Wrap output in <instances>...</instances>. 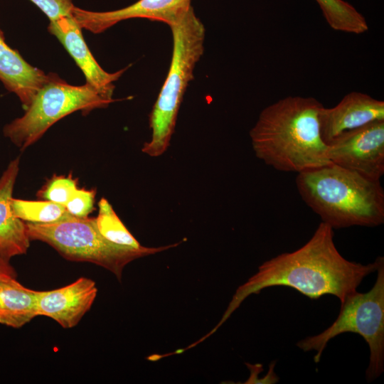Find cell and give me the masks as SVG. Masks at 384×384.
<instances>
[{
  "label": "cell",
  "instance_id": "1",
  "mask_svg": "<svg viewBox=\"0 0 384 384\" xmlns=\"http://www.w3.org/2000/svg\"><path fill=\"white\" fill-rule=\"evenodd\" d=\"M383 260L379 256L367 265L346 260L336 247L334 229L321 222L303 246L263 262L258 271L237 289L220 321L203 338L214 334L247 297L267 287H291L311 299L331 294L342 303L357 291L366 276L377 270Z\"/></svg>",
  "mask_w": 384,
  "mask_h": 384
},
{
  "label": "cell",
  "instance_id": "2",
  "mask_svg": "<svg viewBox=\"0 0 384 384\" xmlns=\"http://www.w3.org/2000/svg\"><path fill=\"white\" fill-rule=\"evenodd\" d=\"M322 106L311 97L288 96L264 108L250 131L256 156L277 171L297 174L330 164L320 132Z\"/></svg>",
  "mask_w": 384,
  "mask_h": 384
},
{
  "label": "cell",
  "instance_id": "3",
  "mask_svg": "<svg viewBox=\"0 0 384 384\" xmlns=\"http://www.w3.org/2000/svg\"><path fill=\"white\" fill-rule=\"evenodd\" d=\"M295 183L302 199L333 229L384 223L380 181L330 163L297 174Z\"/></svg>",
  "mask_w": 384,
  "mask_h": 384
},
{
  "label": "cell",
  "instance_id": "4",
  "mask_svg": "<svg viewBox=\"0 0 384 384\" xmlns=\"http://www.w3.org/2000/svg\"><path fill=\"white\" fill-rule=\"evenodd\" d=\"M169 26L173 38L171 64L149 115L151 139L142 149L152 157L164 154L170 144L183 95L204 52L205 26L192 6Z\"/></svg>",
  "mask_w": 384,
  "mask_h": 384
},
{
  "label": "cell",
  "instance_id": "5",
  "mask_svg": "<svg viewBox=\"0 0 384 384\" xmlns=\"http://www.w3.org/2000/svg\"><path fill=\"white\" fill-rule=\"evenodd\" d=\"M26 223L30 240L46 242L68 260L101 266L114 273L119 280L124 267L132 260L178 245L140 249L119 245L100 234L95 218L73 217L53 223Z\"/></svg>",
  "mask_w": 384,
  "mask_h": 384
},
{
  "label": "cell",
  "instance_id": "6",
  "mask_svg": "<svg viewBox=\"0 0 384 384\" xmlns=\"http://www.w3.org/2000/svg\"><path fill=\"white\" fill-rule=\"evenodd\" d=\"M373 287L365 293L357 291L341 303L334 322L321 333L307 336L297 343L304 352L315 351L319 363L329 341L341 334L351 332L361 336L368 345L370 358L366 371L368 382L378 378L384 371V260L377 270Z\"/></svg>",
  "mask_w": 384,
  "mask_h": 384
},
{
  "label": "cell",
  "instance_id": "7",
  "mask_svg": "<svg viewBox=\"0 0 384 384\" xmlns=\"http://www.w3.org/2000/svg\"><path fill=\"white\" fill-rule=\"evenodd\" d=\"M114 101L87 83L71 85L53 74L25 110L24 114L7 124L3 132L23 151L66 115L78 110L88 112L106 107Z\"/></svg>",
  "mask_w": 384,
  "mask_h": 384
},
{
  "label": "cell",
  "instance_id": "8",
  "mask_svg": "<svg viewBox=\"0 0 384 384\" xmlns=\"http://www.w3.org/2000/svg\"><path fill=\"white\" fill-rule=\"evenodd\" d=\"M327 145L331 163L380 181L384 174V120L343 132Z\"/></svg>",
  "mask_w": 384,
  "mask_h": 384
},
{
  "label": "cell",
  "instance_id": "9",
  "mask_svg": "<svg viewBox=\"0 0 384 384\" xmlns=\"http://www.w3.org/2000/svg\"><path fill=\"white\" fill-rule=\"evenodd\" d=\"M191 6V0H139L127 7L108 11H91L74 6L71 15L82 28L100 33L122 21L136 18L169 26Z\"/></svg>",
  "mask_w": 384,
  "mask_h": 384
},
{
  "label": "cell",
  "instance_id": "10",
  "mask_svg": "<svg viewBox=\"0 0 384 384\" xmlns=\"http://www.w3.org/2000/svg\"><path fill=\"white\" fill-rule=\"evenodd\" d=\"M319 119L321 137L329 144L343 132L384 120V102L366 93L351 92L333 107L322 106Z\"/></svg>",
  "mask_w": 384,
  "mask_h": 384
},
{
  "label": "cell",
  "instance_id": "11",
  "mask_svg": "<svg viewBox=\"0 0 384 384\" xmlns=\"http://www.w3.org/2000/svg\"><path fill=\"white\" fill-rule=\"evenodd\" d=\"M97 293L95 282L86 277L58 289L38 291L37 316L50 317L64 329L73 328L90 310Z\"/></svg>",
  "mask_w": 384,
  "mask_h": 384
},
{
  "label": "cell",
  "instance_id": "12",
  "mask_svg": "<svg viewBox=\"0 0 384 384\" xmlns=\"http://www.w3.org/2000/svg\"><path fill=\"white\" fill-rule=\"evenodd\" d=\"M48 31L63 45L84 73L87 83L101 94L112 98L114 82L117 80L126 68L115 73H107L97 63L90 51L82 34V28L72 15L51 21Z\"/></svg>",
  "mask_w": 384,
  "mask_h": 384
},
{
  "label": "cell",
  "instance_id": "13",
  "mask_svg": "<svg viewBox=\"0 0 384 384\" xmlns=\"http://www.w3.org/2000/svg\"><path fill=\"white\" fill-rule=\"evenodd\" d=\"M19 171V158L12 160L0 177V254L6 260L26 254L30 238L26 222L11 210V200Z\"/></svg>",
  "mask_w": 384,
  "mask_h": 384
},
{
  "label": "cell",
  "instance_id": "14",
  "mask_svg": "<svg viewBox=\"0 0 384 384\" xmlns=\"http://www.w3.org/2000/svg\"><path fill=\"white\" fill-rule=\"evenodd\" d=\"M51 75L28 64L18 52L10 48L0 30V80L19 98L26 110Z\"/></svg>",
  "mask_w": 384,
  "mask_h": 384
},
{
  "label": "cell",
  "instance_id": "15",
  "mask_svg": "<svg viewBox=\"0 0 384 384\" xmlns=\"http://www.w3.org/2000/svg\"><path fill=\"white\" fill-rule=\"evenodd\" d=\"M38 292L23 286L16 276L0 278V324L18 329L37 316Z\"/></svg>",
  "mask_w": 384,
  "mask_h": 384
},
{
  "label": "cell",
  "instance_id": "16",
  "mask_svg": "<svg viewBox=\"0 0 384 384\" xmlns=\"http://www.w3.org/2000/svg\"><path fill=\"white\" fill-rule=\"evenodd\" d=\"M329 26L334 30L352 34L368 31L365 17L348 2L343 0H315Z\"/></svg>",
  "mask_w": 384,
  "mask_h": 384
},
{
  "label": "cell",
  "instance_id": "17",
  "mask_svg": "<svg viewBox=\"0 0 384 384\" xmlns=\"http://www.w3.org/2000/svg\"><path fill=\"white\" fill-rule=\"evenodd\" d=\"M13 214L26 223L47 224L73 218L61 204L49 201H28L12 198Z\"/></svg>",
  "mask_w": 384,
  "mask_h": 384
},
{
  "label": "cell",
  "instance_id": "18",
  "mask_svg": "<svg viewBox=\"0 0 384 384\" xmlns=\"http://www.w3.org/2000/svg\"><path fill=\"white\" fill-rule=\"evenodd\" d=\"M95 220L99 232L109 241L135 249L144 247L127 230L105 198H101L98 203V214Z\"/></svg>",
  "mask_w": 384,
  "mask_h": 384
},
{
  "label": "cell",
  "instance_id": "19",
  "mask_svg": "<svg viewBox=\"0 0 384 384\" xmlns=\"http://www.w3.org/2000/svg\"><path fill=\"white\" fill-rule=\"evenodd\" d=\"M77 189V181L71 176H53L39 193L46 201L64 206Z\"/></svg>",
  "mask_w": 384,
  "mask_h": 384
},
{
  "label": "cell",
  "instance_id": "20",
  "mask_svg": "<svg viewBox=\"0 0 384 384\" xmlns=\"http://www.w3.org/2000/svg\"><path fill=\"white\" fill-rule=\"evenodd\" d=\"M95 197V191L78 188L64 206L72 216L87 218L93 210Z\"/></svg>",
  "mask_w": 384,
  "mask_h": 384
},
{
  "label": "cell",
  "instance_id": "21",
  "mask_svg": "<svg viewBox=\"0 0 384 384\" xmlns=\"http://www.w3.org/2000/svg\"><path fill=\"white\" fill-rule=\"evenodd\" d=\"M38 7L50 21L71 14L72 0H29Z\"/></svg>",
  "mask_w": 384,
  "mask_h": 384
},
{
  "label": "cell",
  "instance_id": "22",
  "mask_svg": "<svg viewBox=\"0 0 384 384\" xmlns=\"http://www.w3.org/2000/svg\"><path fill=\"white\" fill-rule=\"evenodd\" d=\"M6 276H16V272L9 260L5 259L0 254V278Z\"/></svg>",
  "mask_w": 384,
  "mask_h": 384
}]
</instances>
